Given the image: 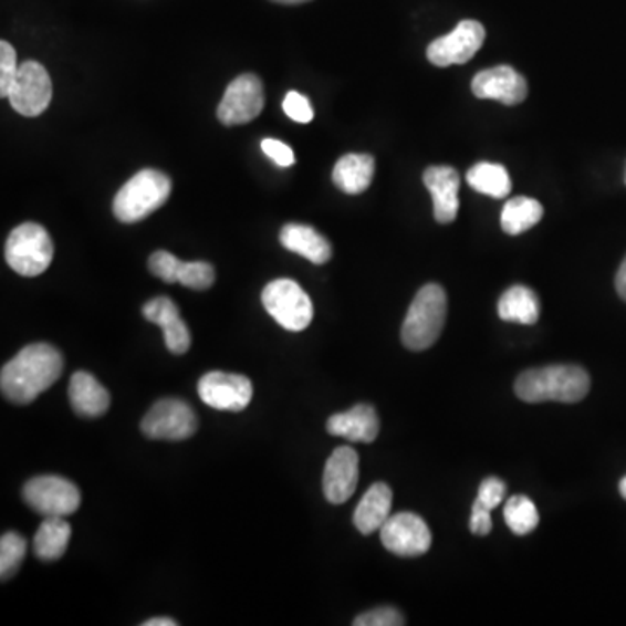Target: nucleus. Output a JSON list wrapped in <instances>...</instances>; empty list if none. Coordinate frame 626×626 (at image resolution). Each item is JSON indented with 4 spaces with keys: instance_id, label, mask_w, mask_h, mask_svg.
Masks as SVG:
<instances>
[{
    "instance_id": "obj_27",
    "label": "nucleus",
    "mask_w": 626,
    "mask_h": 626,
    "mask_svg": "<svg viewBox=\"0 0 626 626\" xmlns=\"http://www.w3.org/2000/svg\"><path fill=\"white\" fill-rule=\"evenodd\" d=\"M27 555V540L18 533L0 538V577L9 580L17 573Z\"/></svg>"
},
{
    "instance_id": "obj_40",
    "label": "nucleus",
    "mask_w": 626,
    "mask_h": 626,
    "mask_svg": "<svg viewBox=\"0 0 626 626\" xmlns=\"http://www.w3.org/2000/svg\"><path fill=\"white\" fill-rule=\"evenodd\" d=\"M273 2H279V4H303V2H309V0H273Z\"/></svg>"
},
{
    "instance_id": "obj_6",
    "label": "nucleus",
    "mask_w": 626,
    "mask_h": 626,
    "mask_svg": "<svg viewBox=\"0 0 626 626\" xmlns=\"http://www.w3.org/2000/svg\"><path fill=\"white\" fill-rule=\"evenodd\" d=\"M261 301L267 312L281 324L284 330L300 333L310 326L313 319V305L309 294L298 282L291 279H279L263 289Z\"/></svg>"
},
{
    "instance_id": "obj_14",
    "label": "nucleus",
    "mask_w": 626,
    "mask_h": 626,
    "mask_svg": "<svg viewBox=\"0 0 626 626\" xmlns=\"http://www.w3.org/2000/svg\"><path fill=\"white\" fill-rule=\"evenodd\" d=\"M472 91L479 100L519 105L528 98V82L512 66H492L473 77Z\"/></svg>"
},
{
    "instance_id": "obj_3",
    "label": "nucleus",
    "mask_w": 626,
    "mask_h": 626,
    "mask_svg": "<svg viewBox=\"0 0 626 626\" xmlns=\"http://www.w3.org/2000/svg\"><path fill=\"white\" fill-rule=\"evenodd\" d=\"M448 319V296L439 284L419 289L403 324V343L413 352H424L436 345Z\"/></svg>"
},
{
    "instance_id": "obj_36",
    "label": "nucleus",
    "mask_w": 626,
    "mask_h": 626,
    "mask_svg": "<svg viewBox=\"0 0 626 626\" xmlns=\"http://www.w3.org/2000/svg\"><path fill=\"white\" fill-rule=\"evenodd\" d=\"M261 150L269 155L270 159L279 167L293 166L294 160H296L293 148L288 147L285 143L279 142V139H263Z\"/></svg>"
},
{
    "instance_id": "obj_13",
    "label": "nucleus",
    "mask_w": 626,
    "mask_h": 626,
    "mask_svg": "<svg viewBox=\"0 0 626 626\" xmlns=\"http://www.w3.org/2000/svg\"><path fill=\"white\" fill-rule=\"evenodd\" d=\"M197 390L202 403L218 411H244L252 399L251 379L221 371L204 375Z\"/></svg>"
},
{
    "instance_id": "obj_1",
    "label": "nucleus",
    "mask_w": 626,
    "mask_h": 626,
    "mask_svg": "<svg viewBox=\"0 0 626 626\" xmlns=\"http://www.w3.org/2000/svg\"><path fill=\"white\" fill-rule=\"evenodd\" d=\"M63 373V355L50 343H33L11 358L0 373V388L11 403H33Z\"/></svg>"
},
{
    "instance_id": "obj_18",
    "label": "nucleus",
    "mask_w": 626,
    "mask_h": 626,
    "mask_svg": "<svg viewBox=\"0 0 626 626\" xmlns=\"http://www.w3.org/2000/svg\"><path fill=\"white\" fill-rule=\"evenodd\" d=\"M69 397L75 415L98 418L111 407V394L98 379L86 371H77L70 378Z\"/></svg>"
},
{
    "instance_id": "obj_17",
    "label": "nucleus",
    "mask_w": 626,
    "mask_h": 626,
    "mask_svg": "<svg viewBox=\"0 0 626 626\" xmlns=\"http://www.w3.org/2000/svg\"><path fill=\"white\" fill-rule=\"evenodd\" d=\"M331 436L342 437L351 442H375L379 434V418L373 407L358 404L348 411L338 413L327 419Z\"/></svg>"
},
{
    "instance_id": "obj_35",
    "label": "nucleus",
    "mask_w": 626,
    "mask_h": 626,
    "mask_svg": "<svg viewBox=\"0 0 626 626\" xmlns=\"http://www.w3.org/2000/svg\"><path fill=\"white\" fill-rule=\"evenodd\" d=\"M504 497H507V484H504L503 480L497 479V477H489V479L482 480L477 501L492 512L497 507H500Z\"/></svg>"
},
{
    "instance_id": "obj_25",
    "label": "nucleus",
    "mask_w": 626,
    "mask_h": 626,
    "mask_svg": "<svg viewBox=\"0 0 626 626\" xmlns=\"http://www.w3.org/2000/svg\"><path fill=\"white\" fill-rule=\"evenodd\" d=\"M543 218V206L531 197H515L504 204L501 212V228L509 236L528 232Z\"/></svg>"
},
{
    "instance_id": "obj_4",
    "label": "nucleus",
    "mask_w": 626,
    "mask_h": 626,
    "mask_svg": "<svg viewBox=\"0 0 626 626\" xmlns=\"http://www.w3.org/2000/svg\"><path fill=\"white\" fill-rule=\"evenodd\" d=\"M171 178L157 169H143L117 191L114 215L121 223H138L163 208L171 196Z\"/></svg>"
},
{
    "instance_id": "obj_28",
    "label": "nucleus",
    "mask_w": 626,
    "mask_h": 626,
    "mask_svg": "<svg viewBox=\"0 0 626 626\" xmlns=\"http://www.w3.org/2000/svg\"><path fill=\"white\" fill-rule=\"evenodd\" d=\"M216 273L212 264L208 261H181L179 267L178 282L185 288L206 291L215 284Z\"/></svg>"
},
{
    "instance_id": "obj_8",
    "label": "nucleus",
    "mask_w": 626,
    "mask_h": 626,
    "mask_svg": "<svg viewBox=\"0 0 626 626\" xmlns=\"http://www.w3.org/2000/svg\"><path fill=\"white\" fill-rule=\"evenodd\" d=\"M197 427L196 413L181 399H160L142 421L143 434L154 440L190 439Z\"/></svg>"
},
{
    "instance_id": "obj_23",
    "label": "nucleus",
    "mask_w": 626,
    "mask_h": 626,
    "mask_svg": "<svg viewBox=\"0 0 626 626\" xmlns=\"http://www.w3.org/2000/svg\"><path fill=\"white\" fill-rule=\"evenodd\" d=\"M498 313L503 321L533 326L540 321V300L533 289L513 285L500 298Z\"/></svg>"
},
{
    "instance_id": "obj_12",
    "label": "nucleus",
    "mask_w": 626,
    "mask_h": 626,
    "mask_svg": "<svg viewBox=\"0 0 626 626\" xmlns=\"http://www.w3.org/2000/svg\"><path fill=\"white\" fill-rule=\"evenodd\" d=\"M486 29L476 20H465L444 38L428 45L427 56L436 66L463 65L484 45Z\"/></svg>"
},
{
    "instance_id": "obj_24",
    "label": "nucleus",
    "mask_w": 626,
    "mask_h": 626,
    "mask_svg": "<svg viewBox=\"0 0 626 626\" xmlns=\"http://www.w3.org/2000/svg\"><path fill=\"white\" fill-rule=\"evenodd\" d=\"M467 181L473 190L492 199H507L512 191L507 167L501 164L479 163L467 171Z\"/></svg>"
},
{
    "instance_id": "obj_9",
    "label": "nucleus",
    "mask_w": 626,
    "mask_h": 626,
    "mask_svg": "<svg viewBox=\"0 0 626 626\" xmlns=\"http://www.w3.org/2000/svg\"><path fill=\"white\" fill-rule=\"evenodd\" d=\"M9 103L18 114L39 117L53 100V82L48 70L38 62L21 63L17 79L8 94Z\"/></svg>"
},
{
    "instance_id": "obj_26",
    "label": "nucleus",
    "mask_w": 626,
    "mask_h": 626,
    "mask_svg": "<svg viewBox=\"0 0 626 626\" xmlns=\"http://www.w3.org/2000/svg\"><path fill=\"white\" fill-rule=\"evenodd\" d=\"M504 522L519 536L533 533L540 524L536 504L528 497H512L504 504Z\"/></svg>"
},
{
    "instance_id": "obj_41",
    "label": "nucleus",
    "mask_w": 626,
    "mask_h": 626,
    "mask_svg": "<svg viewBox=\"0 0 626 626\" xmlns=\"http://www.w3.org/2000/svg\"><path fill=\"white\" fill-rule=\"evenodd\" d=\"M619 492H622V497L626 500V477L619 482Z\"/></svg>"
},
{
    "instance_id": "obj_20",
    "label": "nucleus",
    "mask_w": 626,
    "mask_h": 626,
    "mask_svg": "<svg viewBox=\"0 0 626 626\" xmlns=\"http://www.w3.org/2000/svg\"><path fill=\"white\" fill-rule=\"evenodd\" d=\"M394 492L385 482H376L367 489L354 513L355 528L363 534H373L388 521Z\"/></svg>"
},
{
    "instance_id": "obj_32",
    "label": "nucleus",
    "mask_w": 626,
    "mask_h": 626,
    "mask_svg": "<svg viewBox=\"0 0 626 626\" xmlns=\"http://www.w3.org/2000/svg\"><path fill=\"white\" fill-rule=\"evenodd\" d=\"M143 317L163 327L173 319L179 317V310L175 301L166 296L154 298L143 306Z\"/></svg>"
},
{
    "instance_id": "obj_39",
    "label": "nucleus",
    "mask_w": 626,
    "mask_h": 626,
    "mask_svg": "<svg viewBox=\"0 0 626 626\" xmlns=\"http://www.w3.org/2000/svg\"><path fill=\"white\" fill-rule=\"evenodd\" d=\"M143 626H178V622L171 618H152L143 623Z\"/></svg>"
},
{
    "instance_id": "obj_10",
    "label": "nucleus",
    "mask_w": 626,
    "mask_h": 626,
    "mask_svg": "<svg viewBox=\"0 0 626 626\" xmlns=\"http://www.w3.org/2000/svg\"><path fill=\"white\" fill-rule=\"evenodd\" d=\"M382 543L399 557H419L430 550L431 533L427 522L411 512L395 513L379 529Z\"/></svg>"
},
{
    "instance_id": "obj_34",
    "label": "nucleus",
    "mask_w": 626,
    "mask_h": 626,
    "mask_svg": "<svg viewBox=\"0 0 626 626\" xmlns=\"http://www.w3.org/2000/svg\"><path fill=\"white\" fill-rule=\"evenodd\" d=\"M282 108H284L289 118H293L294 123L309 124L313 118V108L309 98L305 94L296 93V91L285 94Z\"/></svg>"
},
{
    "instance_id": "obj_30",
    "label": "nucleus",
    "mask_w": 626,
    "mask_h": 626,
    "mask_svg": "<svg viewBox=\"0 0 626 626\" xmlns=\"http://www.w3.org/2000/svg\"><path fill=\"white\" fill-rule=\"evenodd\" d=\"M18 65L17 51L9 42H0V96L8 98L9 90L17 79Z\"/></svg>"
},
{
    "instance_id": "obj_21",
    "label": "nucleus",
    "mask_w": 626,
    "mask_h": 626,
    "mask_svg": "<svg viewBox=\"0 0 626 626\" xmlns=\"http://www.w3.org/2000/svg\"><path fill=\"white\" fill-rule=\"evenodd\" d=\"M375 176V159L366 154L343 155L333 169V181L348 196H358L369 188Z\"/></svg>"
},
{
    "instance_id": "obj_29",
    "label": "nucleus",
    "mask_w": 626,
    "mask_h": 626,
    "mask_svg": "<svg viewBox=\"0 0 626 626\" xmlns=\"http://www.w3.org/2000/svg\"><path fill=\"white\" fill-rule=\"evenodd\" d=\"M163 331L167 351L171 352V354L184 355L190 351V330H188L181 315L173 319L171 322H167L166 326H163Z\"/></svg>"
},
{
    "instance_id": "obj_22",
    "label": "nucleus",
    "mask_w": 626,
    "mask_h": 626,
    "mask_svg": "<svg viewBox=\"0 0 626 626\" xmlns=\"http://www.w3.org/2000/svg\"><path fill=\"white\" fill-rule=\"evenodd\" d=\"M70 536L72 528L65 517H45V521L33 536V552L42 562L58 561L65 555Z\"/></svg>"
},
{
    "instance_id": "obj_15",
    "label": "nucleus",
    "mask_w": 626,
    "mask_h": 626,
    "mask_svg": "<svg viewBox=\"0 0 626 626\" xmlns=\"http://www.w3.org/2000/svg\"><path fill=\"white\" fill-rule=\"evenodd\" d=\"M358 482V455L348 446L334 449L324 468L322 488L330 503L342 504L351 500Z\"/></svg>"
},
{
    "instance_id": "obj_5",
    "label": "nucleus",
    "mask_w": 626,
    "mask_h": 626,
    "mask_svg": "<svg viewBox=\"0 0 626 626\" xmlns=\"http://www.w3.org/2000/svg\"><path fill=\"white\" fill-rule=\"evenodd\" d=\"M54 246L50 233L38 223H23L9 233L6 261L23 277H38L53 263Z\"/></svg>"
},
{
    "instance_id": "obj_19",
    "label": "nucleus",
    "mask_w": 626,
    "mask_h": 626,
    "mask_svg": "<svg viewBox=\"0 0 626 626\" xmlns=\"http://www.w3.org/2000/svg\"><path fill=\"white\" fill-rule=\"evenodd\" d=\"M281 244L315 264L327 263L333 257L330 240L309 225H285L281 230Z\"/></svg>"
},
{
    "instance_id": "obj_33",
    "label": "nucleus",
    "mask_w": 626,
    "mask_h": 626,
    "mask_svg": "<svg viewBox=\"0 0 626 626\" xmlns=\"http://www.w3.org/2000/svg\"><path fill=\"white\" fill-rule=\"evenodd\" d=\"M355 626H403L406 625L404 622L403 614L395 607L385 606L376 607V609L367 611V613L361 614L354 619Z\"/></svg>"
},
{
    "instance_id": "obj_37",
    "label": "nucleus",
    "mask_w": 626,
    "mask_h": 626,
    "mask_svg": "<svg viewBox=\"0 0 626 626\" xmlns=\"http://www.w3.org/2000/svg\"><path fill=\"white\" fill-rule=\"evenodd\" d=\"M470 529H472V533L477 534V536H488L492 529L491 510L482 507L477 500L476 503H473Z\"/></svg>"
},
{
    "instance_id": "obj_16",
    "label": "nucleus",
    "mask_w": 626,
    "mask_h": 626,
    "mask_svg": "<svg viewBox=\"0 0 626 626\" xmlns=\"http://www.w3.org/2000/svg\"><path fill=\"white\" fill-rule=\"evenodd\" d=\"M425 187L434 199V215L439 223H452L460 209V175L455 167L431 166L424 175Z\"/></svg>"
},
{
    "instance_id": "obj_7",
    "label": "nucleus",
    "mask_w": 626,
    "mask_h": 626,
    "mask_svg": "<svg viewBox=\"0 0 626 626\" xmlns=\"http://www.w3.org/2000/svg\"><path fill=\"white\" fill-rule=\"evenodd\" d=\"M23 500L44 517H66L81 507V491L65 477L41 476L23 488Z\"/></svg>"
},
{
    "instance_id": "obj_31",
    "label": "nucleus",
    "mask_w": 626,
    "mask_h": 626,
    "mask_svg": "<svg viewBox=\"0 0 626 626\" xmlns=\"http://www.w3.org/2000/svg\"><path fill=\"white\" fill-rule=\"evenodd\" d=\"M179 267H181V260L167 251H155L148 260L150 272L167 284L178 282Z\"/></svg>"
},
{
    "instance_id": "obj_2",
    "label": "nucleus",
    "mask_w": 626,
    "mask_h": 626,
    "mask_svg": "<svg viewBox=\"0 0 626 626\" xmlns=\"http://www.w3.org/2000/svg\"><path fill=\"white\" fill-rule=\"evenodd\" d=\"M590 392V376L580 366H546L524 371L515 394L524 403H580Z\"/></svg>"
},
{
    "instance_id": "obj_11",
    "label": "nucleus",
    "mask_w": 626,
    "mask_h": 626,
    "mask_svg": "<svg viewBox=\"0 0 626 626\" xmlns=\"http://www.w3.org/2000/svg\"><path fill=\"white\" fill-rule=\"evenodd\" d=\"M264 91L260 79L242 74L228 84L223 100L218 106V118L225 126L248 124L263 112Z\"/></svg>"
},
{
    "instance_id": "obj_38",
    "label": "nucleus",
    "mask_w": 626,
    "mask_h": 626,
    "mask_svg": "<svg viewBox=\"0 0 626 626\" xmlns=\"http://www.w3.org/2000/svg\"><path fill=\"white\" fill-rule=\"evenodd\" d=\"M616 291H618L622 300L626 301V258L623 260L622 267H619L618 273H616Z\"/></svg>"
}]
</instances>
